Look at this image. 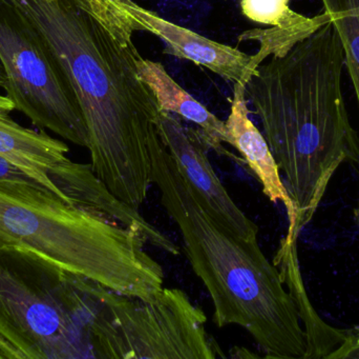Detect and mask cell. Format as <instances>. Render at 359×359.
Instances as JSON below:
<instances>
[{
	"instance_id": "obj_9",
	"label": "cell",
	"mask_w": 359,
	"mask_h": 359,
	"mask_svg": "<svg viewBox=\"0 0 359 359\" xmlns=\"http://www.w3.org/2000/svg\"><path fill=\"white\" fill-rule=\"evenodd\" d=\"M117 1L134 23L136 32H149L163 42L165 54L202 65L233 84H246L255 71L252 55L176 25L134 0Z\"/></svg>"
},
{
	"instance_id": "obj_16",
	"label": "cell",
	"mask_w": 359,
	"mask_h": 359,
	"mask_svg": "<svg viewBox=\"0 0 359 359\" xmlns=\"http://www.w3.org/2000/svg\"><path fill=\"white\" fill-rule=\"evenodd\" d=\"M0 185H34L43 187L20 168L0 156ZM44 188V187H43Z\"/></svg>"
},
{
	"instance_id": "obj_10",
	"label": "cell",
	"mask_w": 359,
	"mask_h": 359,
	"mask_svg": "<svg viewBox=\"0 0 359 359\" xmlns=\"http://www.w3.org/2000/svg\"><path fill=\"white\" fill-rule=\"evenodd\" d=\"M8 113L0 110V156L69 202L65 192L86 172L88 164L69 159L67 143L20 126Z\"/></svg>"
},
{
	"instance_id": "obj_11",
	"label": "cell",
	"mask_w": 359,
	"mask_h": 359,
	"mask_svg": "<svg viewBox=\"0 0 359 359\" xmlns=\"http://www.w3.org/2000/svg\"><path fill=\"white\" fill-rule=\"evenodd\" d=\"M225 124L228 145L236 148L244 158L247 166L261 183L264 194L268 200L273 204L282 202L284 204L289 221L286 235L299 240V235L295 232L297 208L283 181L280 167L265 136L249 117L245 84L242 82L233 84L231 107Z\"/></svg>"
},
{
	"instance_id": "obj_7",
	"label": "cell",
	"mask_w": 359,
	"mask_h": 359,
	"mask_svg": "<svg viewBox=\"0 0 359 359\" xmlns=\"http://www.w3.org/2000/svg\"><path fill=\"white\" fill-rule=\"evenodd\" d=\"M0 65L14 110L88 149V128L69 81L40 32L8 0H0Z\"/></svg>"
},
{
	"instance_id": "obj_14",
	"label": "cell",
	"mask_w": 359,
	"mask_h": 359,
	"mask_svg": "<svg viewBox=\"0 0 359 359\" xmlns=\"http://www.w3.org/2000/svg\"><path fill=\"white\" fill-rule=\"evenodd\" d=\"M276 266L285 286L292 296L307 337L306 359H326L344 341V329L333 328L324 322L312 307L302 278L297 259V238L285 236L274 255Z\"/></svg>"
},
{
	"instance_id": "obj_18",
	"label": "cell",
	"mask_w": 359,
	"mask_h": 359,
	"mask_svg": "<svg viewBox=\"0 0 359 359\" xmlns=\"http://www.w3.org/2000/svg\"><path fill=\"white\" fill-rule=\"evenodd\" d=\"M0 110L4 111L11 112L14 110V105H13L11 99L6 95H0Z\"/></svg>"
},
{
	"instance_id": "obj_17",
	"label": "cell",
	"mask_w": 359,
	"mask_h": 359,
	"mask_svg": "<svg viewBox=\"0 0 359 359\" xmlns=\"http://www.w3.org/2000/svg\"><path fill=\"white\" fill-rule=\"evenodd\" d=\"M344 341L326 359H359V326L344 329Z\"/></svg>"
},
{
	"instance_id": "obj_6",
	"label": "cell",
	"mask_w": 359,
	"mask_h": 359,
	"mask_svg": "<svg viewBox=\"0 0 359 359\" xmlns=\"http://www.w3.org/2000/svg\"><path fill=\"white\" fill-rule=\"evenodd\" d=\"M93 328L95 358L217 359L223 350L206 329V314L178 288L151 299L117 294L101 287Z\"/></svg>"
},
{
	"instance_id": "obj_12",
	"label": "cell",
	"mask_w": 359,
	"mask_h": 359,
	"mask_svg": "<svg viewBox=\"0 0 359 359\" xmlns=\"http://www.w3.org/2000/svg\"><path fill=\"white\" fill-rule=\"evenodd\" d=\"M290 2L291 0H240L241 12L248 20L271 27L248 30L238 35V42H259V52L252 55L255 69L268 57L285 56L297 44L330 22L329 15L324 11L308 17L292 10Z\"/></svg>"
},
{
	"instance_id": "obj_3",
	"label": "cell",
	"mask_w": 359,
	"mask_h": 359,
	"mask_svg": "<svg viewBox=\"0 0 359 359\" xmlns=\"http://www.w3.org/2000/svg\"><path fill=\"white\" fill-rule=\"evenodd\" d=\"M151 181L176 223L191 269L213 306L217 328L244 329L273 359H306L307 337L294 301L276 266L262 251L219 223L186 181L159 133L149 141Z\"/></svg>"
},
{
	"instance_id": "obj_13",
	"label": "cell",
	"mask_w": 359,
	"mask_h": 359,
	"mask_svg": "<svg viewBox=\"0 0 359 359\" xmlns=\"http://www.w3.org/2000/svg\"><path fill=\"white\" fill-rule=\"evenodd\" d=\"M138 74L155 94L162 112L175 114L181 119L196 124L210 149L219 154H227L223 148V143H228L225 122L184 90L161 63L141 56Z\"/></svg>"
},
{
	"instance_id": "obj_4",
	"label": "cell",
	"mask_w": 359,
	"mask_h": 359,
	"mask_svg": "<svg viewBox=\"0 0 359 359\" xmlns=\"http://www.w3.org/2000/svg\"><path fill=\"white\" fill-rule=\"evenodd\" d=\"M142 234L65 202L43 187L0 185V247L31 253L67 273L134 299L164 289Z\"/></svg>"
},
{
	"instance_id": "obj_15",
	"label": "cell",
	"mask_w": 359,
	"mask_h": 359,
	"mask_svg": "<svg viewBox=\"0 0 359 359\" xmlns=\"http://www.w3.org/2000/svg\"><path fill=\"white\" fill-rule=\"evenodd\" d=\"M329 15L345 56V67L353 84L359 109V0H320ZM359 228V198L353 210Z\"/></svg>"
},
{
	"instance_id": "obj_8",
	"label": "cell",
	"mask_w": 359,
	"mask_h": 359,
	"mask_svg": "<svg viewBox=\"0 0 359 359\" xmlns=\"http://www.w3.org/2000/svg\"><path fill=\"white\" fill-rule=\"evenodd\" d=\"M157 130L162 143L207 211L222 225L244 240L255 242L259 227L233 202L213 170L208 143L198 129L187 126L175 114L161 112Z\"/></svg>"
},
{
	"instance_id": "obj_1",
	"label": "cell",
	"mask_w": 359,
	"mask_h": 359,
	"mask_svg": "<svg viewBox=\"0 0 359 359\" xmlns=\"http://www.w3.org/2000/svg\"><path fill=\"white\" fill-rule=\"evenodd\" d=\"M40 32L86 122L90 166L138 210L151 181L149 141L161 114L138 74L134 23L117 0H8Z\"/></svg>"
},
{
	"instance_id": "obj_5",
	"label": "cell",
	"mask_w": 359,
	"mask_h": 359,
	"mask_svg": "<svg viewBox=\"0 0 359 359\" xmlns=\"http://www.w3.org/2000/svg\"><path fill=\"white\" fill-rule=\"evenodd\" d=\"M98 284L0 247V359L95 358Z\"/></svg>"
},
{
	"instance_id": "obj_2",
	"label": "cell",
	"mask_w": 359,
	"mask_h": 359,
	"mask_svg": "<svg viewBox=\"0 0 359 359\" xmlns=\"http://www.w3.org/2000/svg\"><path fill=\"white\" fill-rule=\"evenodd\" d=\"M345 56L331 22L285 56L261 63L245 84L285 175L301 235L344 164H359V135L343 92Z\"/></svg>"
}]
</instances>
